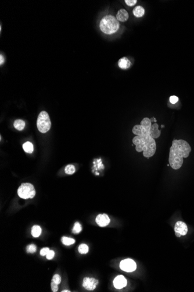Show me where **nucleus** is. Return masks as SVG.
Instances as JSON below:
<instances>
[{
    "instance_id": "1",
    "label": "nucleus",
    "mask_w": 194,
    "mask_h": 292,
    "mask_svg": "<svg viewBox=\"0 0 194 292\" xmlns=\"http://www.w3.org/2000/svg\"><path fill=\"white\" fill-rule=\"evenodd\" d=\"M191 148L189 143L184 140H174L170 149L169 163L175 170H178L183 164V158L189 155Z\"/></svg>"
},
{
    "instance_id": "2",
    "label": "nucleus",
    "mask_w": 194,
    "mask_h": 292,
    "mask_svg": "<svg viewBox=\"0 0 194 292\" xmlns=\"http://www.w3.org/2000/svg\"><path fill=\"white\" fill-rule=\"evenodd\" d=\"M132 142L136 146V150L138 152L143 151L144 157L149 158L154 155L157 149L155 139L150 135L136 136L132 139Z\"/></svg>"
},
{
    "instance_id": "3",
    "label": "nucleus",
    "mask_w": 194,
    "mask_h": 292,
    "mask_svg": "<svg viewBox=\"0 0 194 292\" xmlns=\"http://www.w3.org/2000/svg\"><path fill=\"white\" fill-rule=\"evenodd\" d=\"M120 24L118 19L112 15L105 16L101 20V31L107 35H112L119 30Z\"/></svg>"
},
{
    "instance_id": "4",
    "label": "nucleus",
    "mask_w": 194,
    "mask_h": 292,
    "mask_svg": "<svg viewBox=\"0 0 194 292\" xmlns=\"http://www.w3.org/2000/svg\"><path fill=\"white\" fill-rule=\"evenodd\" d=\"M37 126L38 131L45 133L50 130L51 123L48 114L45 111L41 112L38 116Z\"/></svg>"
},
{
    "instance_id": "5",
    "label": "nucleus",
    "mask_w": 194,
    "mask_h": 292,
    "mask_svg": "<svg viewBox=\"0 0 194 292\" xmlns=\"http://www.w3.org/2000/svg\"><path fill=\"white\" fill-rule=\"evenodd\" d=\"M18 194L21 198H33L36 195V190L30 183H23L18 190Z\"/></svg>"
},
{
    "instance_id": "6",
    "label": "nucleus",
    "mask_w": 194,
    "mask_h": 292,
    "mask_svg": "<svg viewBox=\"0 0 194 292\" xmlns=\"http://www.w3.org/2000/svg\"><path fill=\"white\" fill-rule=\"evenodd\" d=\"M120 268L123 271L127 272H132L136 269L137 265L132 260L128 258L120 262Z\"/></svg>"
},
{
    "instance_id": "7",
    "label": "nucleus",
    "mask_w": 194,
    "mask_h": 292,
    "mask_svg": "<svg viewBox=\"0 0 194 292\" xmlns=\"http://www.w3.org/2000/svg\"><path fill=\"white\" fill-rule=\"evenodd\" d=\"M98 284V280L94 278L86 277L83 281V286L87 290H93Z\"/></svg>"
},
{
    "instance_id": "8",
    "label": "nucleus",
    "mask_w": 194,
    "mask_h": 292,
    "mask_svg": "<svg viewBox=\"0 0 194 292\" xmlns=\"http://www.w3.org/2000/svg\"><path fill=\"white\" fill-rule=\"evenodd\" d=\"M175 233L180 234L181 236H185L188 232V227L184 222L178 221L175 224Z\"/></svg>"
},
{
    "instance_id": "9",
    "label": "nucleus",
    "mask_w": 194,
    "mask_h": 292,
    "mask_svg": "<svg viewBox=\"0 0 194 292\" xmlns=\"http://www.w3.org/2000/svg\"><path fill=\"white\" fill-rule=\"evenodd\" d=\"M127 280L123 275L116 276L113 280V285L117 289H121L127 285Z\"/></svg>"
},
{
    "instance_id": "10",
    "label": "nucleus",
    "mask_w": 194,
    "mask_h": 292,
    "mask_svg": "<svg viewBox=\"0 0 194 292\" xmlns=\"http://www.w3.org/2000/svg\"><path fill=\"white\" fill-rule=\"evenodd\" d=\"M95 221L100 227H105L110 223L111 220L107 214L104 213L98 215L96 218Z\"/></svg>"
},
{
    "instance_id": "11",
    "label": "nucleus",
    "mask_w": 194,
    "mask_h": 292,
    "mask_svg": "<svg viewBox=\"0 0 194 292\" xmlns=\"http://www.w3.org/2000/svg\"><path fill=\"white\" fill-rule=\"evenodd\" d=\"M132 132L137 136L144 135H150V133L146 130L141 125H136L132 128Z\"/></svg>"
},
{
    "instance_id": "12",
    "label": "nucleus",
    "mask_w": 194,
    "mask_h": 292,
    "mask_svg": "<svg viewBox=\"0 0 194 292\" xmlns=\"http://www.w3.org/2000/svg\"><path fill=\"white\" fill-rule=\"evenodd\" d=\"M158 124L157 123H154L152 125L150 130V137H152L153 139L157 138L160 137L161 134V131L158 129Z\"/></svg>"
},
{
    "instance_id": "13",
    "label": "nucleus",
    "mask_w": 194,
    "mask_h": 292,
    "mask_svg": "<svg viewBox=\"0 0 194 292\" xmlns=\"http://www.w3.org/2000/svg\"><path fill=\"white\" fill-rule=\"evenodd\" d=\"M129 18V13L127 11L124 9H120L116 15V19L118 21L121 22H125Z\"/></svg>"
},
{
    "instance_id": "14",
    "label": "nucleus",
    "mask_w": 194,
    "mask_h": 292,
    "mask_svg": "<svg viewBox=\"0 0 194 292\" xmlns=\"http://www.w3.org/2000/svg\"><path fill=\"white\" fill-rule=\"evenodd\" d=\"M118 65L120 68L125 69L129 68L131 65V62L129 59L126 57H123L120 58L118 61Z\"/></svg>"
},
{
    "instance_id": "15",
    "label": "nucleus",
    "mask_w": 194,
    "mask_h": 292,
    "mask_svg": "<svg viewBox=\"0 0 194 292\" xmlns=\"http://www.w3.org/2000/svg\"><path fill=\"white\" fill-rule=\"evenodd\" d=\"M132 13H133V14L135 17H136L137 18H139V17H142L144 15V13H145V9H144V8L143 6H136L133 9Z\"/></svg>"
},
{
    "instance_id": "16",
    "label": "nucleus",
    "mask_w": 194,
    "mask_h": 292,
    "mask_svg": "<svg viewBox=\"0 0 194 292\" xmlns=\"http://www.w3.org/2000/svg\"><path fill=\"white\" fill-rule=\"evenodd\" d=\"M141 125L150 134V130L152 126V122L150 119L148 118H144L141 122Z\"/></svg>"
},
{
    "instance_id": "17",
    "label": "nucleus",
    "mask_w": 194,
    "mask_h": 292,
    "mask_svg": "<svg viewBox=\"0 0 194 292\" xmlns=\"http://www.w3.org/2000/svg\"><path fill=\"white\" fill-rule=\"evenodd\" d=\"M13 126L17 130L22 131L25 127V122L21 119H18L14 121Z\"/></svg>"
},
{
    "instance_id": "18",
    "label": "nucleus",
    "mask_w": 194,
    "mask_h": 292,
    "mask_svg": "<svg viewBox=\"0 0 194 292\" xmlns=\"http://www.w3.org/2000/svg\"><path fill=\"white\" fill-rule=\"evenodd\" d=\"M41 227L37 225L33 226L31 229V235L33 237H38L41 235Z\"/></svg>"
},
{
    "instance_id": "19",
    "label": "nucleus",
    "mask_w": 194,
    "mask_h": 292,
    "mask_svg": "<svg viewBox=\"0 0 194 292\" xmlns=\"http://www.w3.org/2000/svg\"><path fill=\"white\" fill-rule=\"evenodd\" d=\"M23 148L26 153H31L33 152V145L30 142H26L23 145Z\"/></svg>"
},
{
    "instance_id": "20",
    "label": "nucleus",
    "mask_w": 194,
    "mask_h": 292,
    "mask_svg": "<svg viewBox=\"0 0 194 292\" xmlns=\"http://www.w3.org/2000/svg\"><path fill=\"white\" fill-rule=\"evenodd\" d=\"M61 241L64 245L66 246H70L75 242V239L70 237H63L61 239Z\"/></svg>"
},
{
    "instance_id": "21",
    "label": "nucleus",
    "mask_w": 194,
    "mask_h": 292,
    "mask_svg": "<svg viewBox=\"0 0 194 292\" xmlns=\"http://www.w3.org/2000/svg\"><path fill=\"white\" fill-rule=\"evenodd\" d=\"M65 172L67 174H73L76 172L75 167L72 164H68L65 168Z\"/></svg>"
},
{
    "instance_id": "22",
    "label": "nucleus",
    "mask_w": 194,
    "mask_h": 292,
    "mask_svg": "<svg viewBox=\"0 0 194 292\" xmlns=\"http://www.w3.org/2000/svg\"><path fill=\"white\" fill-rule=\"evenodd\" d=\"M78 251L82 254H87L88 252V247L86 244H82L79 246L78 248Z\"/></svg>"
},
{
    "instance_id": "23",
    "label": "nucleus",
    "mask_w": 194,
    "mask_h": 292,
    "mask_svg": "<svg viewBox=\"0 0 194 292\" xmlns=\"http://www.w3.org/2000/svg\"><path fill=\"white\" fill-rule=\"evenodd\" d=\"M82 230V225L80 224L79 222H76L75 224H74V227L73 228V230H72V232L75 234H78Z\"/></svg>"
},
{
    "instance_id": "24",
    "label": "nucleus",
    "mask_w": 194,
    "mask_h": 292,
    "mask_svg": "<svg viewBox=\"0 0 194 292\" xmlns=\"http://www.w3.org/2000/svg\"><path fill=\"white\" fill-rule=\"evenodd\" d=\"M37 250V247L34 244H30L26 248V251L29 253H34Z\"/></svg>"
},
{
    "instance_id": "25",
    "label": "nucleus",
    "mask_w": 194,
    "mask_h": 292,
    "mask_svg": "<svg viewBox=\"0 0 194 292\" xmlns=\"http://www.w3.org/2000/svg\"><path fill=\"white\" fill-rule=\"evenodd\" d=\"M52 281L55 282V283L58 284V285H59L61 282V277L58 274H55V275H54Z\"/></svg>"
},
{
    "instance_id": "26",
    "label": "nucleus",
    "mask_w": 194,
    "mask_h": 292,
    "mask_svg": "<svg viewBox=\"0 0 194 292\" xmlns=\"http://www.w3.org/2000/svg\"><path fill=\"white\" fill-rule=\"evenodd\" d=\"M55 256V253L53 250H50V251L48 253V254L46 255V257L48 260H52Z\"/></svg>"
},
{
    "instance_id": "27",
    "label": "nucleus",
    "mask_w": 194,
    "mask_h": 292,
    "mask_svg": "<svg viewBox=\"0 0 194 292\" xmlns=\"http://www.w3.org/2000/svg\"><path fill=\"white\" fill-rule=\"evenodd\" d=\"M137 1V0H125V4L129 6H134L136 3Z\"/></svg>"
},
{
    "instance_id": "28",
    "label": "nucleus",
    "mask_w": 194,
    "mask_h": 292,
    "mask_svg": "<svg viewBox=\"0 0 194 292\" xmlns=\"http://www.w3.org/2000/svg\"><path fill=\"white\" fill-rule=\"evenodd\" d=\"M50 251V249L48 247H45L41 249L40 251V255L41 256H45L48 254V253Z\"/></svg>"
},
{
    "instance_id": "29",
    "label": "nucleus",
    "mask_w": 194,
    "mask_h": 292,
    "mask_svg": "<svg viewBox=\"0 0 194 292\" xmlns=\"http://www.w3.org/2000/svg\"><path fill=\"white\" fill-rule=\"evenodd\" d=\"M58 284L55 283V282H51V289H52V292H56L58 291Z\"/></svg>"
},
{
    "instance_id": "30",
    "label": "nucleus",
    "mask_w": 194,
    "mask_h": 292,
    "mask_svg": "<svg viewBox=\"0 0 194 292\" xmlns=\"http://www.w3.org/2000/svg\"><path fill=\"white\" fill-rule=\"evenodd\" d=\"M178 101V97L175 96H172L170 98V102L172 104H175Z\"/></svg>"
},
{
    "instance_id": "31",
    "label": "nucleus",
    "mask_w": 194,
    "mask_h": 292,
    "mask_svg": "<svg viewBox=\"0 0 194 292\" xmlns=\"http://www.w3.org/2000/svg\"><path fill=\"white\" fill-rule=\"evenodd\" d=\"M4 62V58L3 57V56L2 54L0 55V64L2 65L3 63Z\"/></svg>"
},
{
    "instance_id": "32",
    "label": "nucleus",
    "mask_w": 194,
    "mask_h": 292,
    "mask_svg": "<svg viewBox=\"0 0 194 292\" xmlns=\"http://www.w3.org/2000/svg\"><path fill=\"white\" fill-rule=\"evenodd\" d=\"M150 120H151V122H152V121H155V122H157V120L155 119L154 117H153V118H152V119H150Z\"/></svg>"
},
{
    "instance_id": "33",
    "label": "nucleus",
    "mask_w": 194,
    "mask_h": 292,
    "mask_svg": "<svg viewBox=\"0 0 194 292\" xmlns=\"http://www.w3.org/2000/svg\"><path fill=\"white\" fill-rule=\"evenodd\" d=\"M175 235H176V236H177V237L181 236V235H180V234H178V233H175Z\"/></svg>"
},
{
    "instance_id": "34",
    "label": "nucleus",
    "mask_w": 194,
    "mask_h": 292,
    "mask_svg": "<svg viewBox=\"0 0 194 292\" xmlns=\"http://www.w3.org/2000/svg\"><path fill=\"white\" fill-rule=\"evenodd\" d=\"M62 292H70L69 290H62Z\"/></svg>"
}]
</instances>
